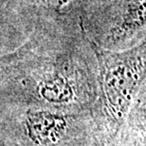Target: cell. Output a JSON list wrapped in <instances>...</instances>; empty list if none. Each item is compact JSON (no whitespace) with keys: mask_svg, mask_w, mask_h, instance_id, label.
<instances>
[{"mask_svg":"<svg viewBox=\"0 0 146 146\" xmlns=\"http://www.w3.org/2000/svg\"><path fill=\"white\" fill-rule=\"evenodd\" d=\"M0 86L32 108L65 112L86 110L97 96L90 70L73 48L38 37L0 57Z\"/></svg>","mask_w":146,"mask_h":146,"instance_id":"cell-1","label":"cell"},{"mask_svg":"<svg viewBox=\"0 0 146 146\" xmlns=\"http://www.w3.org/2000/svg\"><path fill=\"white\" fill-rule=\"evenodd\" d=\"M76 112L30 108L24 117V135L32 146H58L67 138Z\"/></svg>","mask_w":146,"mask_h":146,"instance_id":"cell-3","label":"cell"},{"mask_svg":"<svg viewBox=\"0 0 146 146\" xmlns=\"http://www.w3.org/2000/svg\"><path fill=\"white\" fill-rule=\"evenodd\" d=\"M85 40L90 45L98 65L97 97L104 125L116 134L124 123L133 101L145 79V39L122 51L104 47L85 33Z\"/></svg>","mask_w":146,"mask_h":146,"instance_id":"cell-2","label":"cell"},{"mask_svg":"<svg viewBox=\"0 0 146 146\" xmlns=\"http://www.w3.org/2000/svg\"><path fill=\"white\" fill-rule=\"evenodd\" d=\"M145 0H123L111 19L105 44L117 46L130 42L137 37H145Z\"/></svg>","mask_w":146,"mask_h":146,"instance_id":"cell-4","label":"cell"},{"mask_svg":"<svg viewBox=\"0 0 146 146\" xmlns=\"http://www.w3.org/2000/svg\"><path fill=\"white\" fill-rule=\"evenodd\" d=\"M72 0H40L45 7H48L51 10H60L64 6L67 5Z\"/></svg>","mask_w":146,"mask_h":146,"instance_id":"cell-5","label":"cell"}]
</instances>
